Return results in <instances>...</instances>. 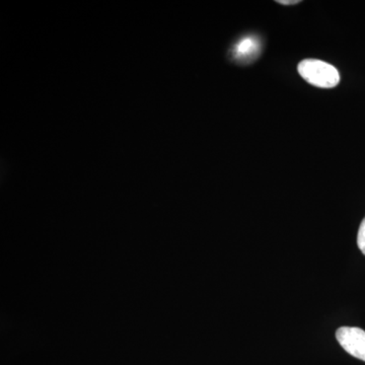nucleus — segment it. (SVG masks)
I'll return each mask as SVG.
<instances>
[{"instance_id":"obj_1","label":"nucleus","mask_w":365,"mask_h":365,"mask_svg":"<svg viewBox=\"0 0 365 365\" xmlns=\"http://www.w3.org/2000/svg\"><path fill=\"white\" fill-rule=\"evenodd\" d=\"M297 69L304 81L317 88H332L339 85L340 73L338 69L322 60H302Z\"/></svg>"},{"instance_id":"obj_2","label":"nucleus","mask_w":365,"mask_h":365,"mask_svg":"<svg viewBox=\"0 0 365 365\" xmlns=\"http://www.w3.org/2000/svg\"><path fill=\"white\" fill-rule=\"evenodd\" d=\"M336 338L346 352L365 361V331L357 327H341Z\"/></svg>"},{"instance_id":"obj_3","label":"nucleus","mask_w":365,"mask_h":365,"mask_svg":"<svg viewBox=\"0 0 365 365\" xmlns=\"http://www.w3.org/2000/svg\"><path fill=\"white\" fill-rule=\"evenodd\" d=\"M257 47H258V43L255 38H242L235 44L232 49V54H234L235 58L247 59L251 55L255 54Z\"/></svg>"},{"instance_id":"obj_4","label":"nucleus","mask_w":365,"mask_h":365,"mask_svg":"<svg viewBox=\"0 0 365 365\" xmlns=\"http://www.w3.org/2000/svg\"><path fill=\"white\" fill-rule=\"evenodd\" d=\"M357 246L361 253L365 255V217L360 223L359 235H357Z\"/></svg>"},{"instance_id":"obj_5","label":"nucleus","mask_w":365,"mask_h":365,"mask_svg":"<svg viewBox=\"0 0 365 365\" xmlns=\"http://www.w3.org/2000/svg\"><path fill=\"white\" fill-rule=\"evenodd\" d=\"M278 4H283V6H292V4H299V0H279Z\"/></svg>"}]
</instances>
